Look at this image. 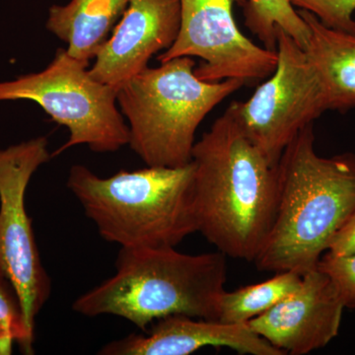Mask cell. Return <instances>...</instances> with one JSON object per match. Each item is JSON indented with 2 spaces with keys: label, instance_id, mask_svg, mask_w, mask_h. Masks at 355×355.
<instances>
[{
  "label": "cell",
  "instance_id": "cell-1",
  "mask_svg": "<svg viewBox=\"0 0 355 355\" xmlns=\"http://www.w3.org/2000/svg\"><path fill=\"white\" fill-rule=\"evenodd\" d=\"M191 161L198 232L225 256L254 261L275 221L277 164L229 108L196 142Z\"/></svg>",
  "mask_w": 355,
  "mask_h": 355
},
{
  "label": "cell",
  "instance_id": "cell-2",
  "mask_svg": "<svg viewBox=\"0 0 355 355\" xmlns=\"http://www.w3.org/2000/svg\"><path fill=\"white\" fill-rule=\"evenodd\" d=\"M277 184L275 221L254 263L266 272L304 275L355 210V154L318 155L311 123L280 156Z\"/></svg>",
  "mask_w": 355,
  "mask_h": 355
},
{
  "label": "cell",
  "instance_id": "cell-3",
  "mask_svg": "<svg viewBox=\"0 0 355 355\" xmlns=\"http://www.w3.org/2000/svg\"><path fill=\"white\" fill-rule=\"evenodd\" d=\"M116 272L72 304L85 317L113 315L146 331L163 318L216 320L226 282L225 254L180 253L175 247L121 248Z\"/></svg>",
  "mask_w": 355,
  "mask_h": 355
},
{
  "label": "cell",
  "instance_id": "cell-4",
  "mask_svg": "<svg viewBox=\"0 0 355 355\" xmlns=\"http://www.w3.org/2000/svg\"><path fill=\"white\" fill-rule=\"evenodd\" d=\"M67 186L103 239L121 248L176 247L198 232L193 161L108 178L73 165Z\"/></svg>",
  "mask_w": 355,
  "mask_h": 355
},
{
  "label": "cell",
  "instance_id": "cell-5",
  "mask_svg": "<svg viewBox=\"0 0 355 355\" xmlns=\"http://www.w3.org/2000/svg\"><path fill=\"white\" fill-rule=\"evenodd\" d=\"M193 58H173L141 70L118 90L128 121V146L146 166L183 167L191 162L196 132L219 103L245 86L238 79L207 83Z\"/></svg>",
  "mask_w": 355,
  "mask_h": 355
},
{
  "label": "cell",
  "instance_id": "cell-6",
  "mask_svg": "<svg viewBox=\"0 0 355 355\" xmlns=\"http://www.w3.org/2000/svg\"><path fill=\"white\" fill-rule=\"evenodd\" d=\"M88 67L58 49L42 71L0 83V102L37 103L51 120L67 128L69 139L53 157L77 146L113 153L130 144V128L116 107L118 91L93 78Z\"/></svg>",
  "mask_w": 355,
  "mask_h": 355
},
{
  "label": "cell",
  "instance_id": "cell-7",
  "mask_svg": "<svg viewBox=\"0 0 355 355\" xmlns=\"http://www.w3.org/2000/svg\"><path fill=\"white\" fill-rule=\"evenodd\" d=\"M277 64L250 99L229 105L236 121L272 164L303 128L328 111L323 86L304 49L277 28Z\"/></svg>",
  "mask_w": 355,
  "mask_h": 355
},
{
  "label": "cell",
  "instance_id": "cell-8",
  "mask_svg": "<svg viewBox=\"0 0 355 355\" xmlns=\"http://www.w3.org/2000/svg\"><path fill=\"white\" fill-rule=\"evenodd\" d=\"M51 158L46 137L0 148V275L17 293L33 338L36 318L51 296V280L42 263L25 198L33 175Z\"/></svg>",
  "mask_w": 355,
  "mask_h": 355
},
{
  "label": "cell",
  "instance_id": "cell-9",
  "mask_svg": "<svg viewBox=\"0 0 355 355\" xmlns=\"http://www.w3.org/2000/svg\"><path fill=\"white\" fill-rule=\"evenodd\" d=\"M247 0H180L181 26L174 44L159 53L158 62L176 58H200L195 67L198 79L220 83L238 79L253 86L268 78L277 64V51L258 46L238 27L233 15L235 3Z\"/></svg>",
  "mask_w": 355,
  "mask_h": 355
},
{
  "label": "cell",
  "instance_id": "cell-10",
  "mask_svg": "<svg viewBox=\"0 0 355 355\" xmlns=\"http://www.w3.org/2000/svg\"><path fill=\"white\" fill-rule=\"evenodd\" d=\"M345 306L328 275L316 268L297 288L247 324L284 354L304 355L338 336Z\"/></svg>",
  "mask_w": 355,
  "mask_h": 355
},
{
  "label": "cell",
  "instance_id": "cell-11",
  "mask_svg": "<svg viewBox=\"0 0 355 355\" xmlns=\"http://www.w3.org/2000/svg\"><path fill=\"white\" fill-rule=\"evenodd\" d=\"M180 26V0H128L127 10L96 55L89 73L118 91L146 69L153 55L174 44Z\"/></svg>",
  "mask_w": 355,
  "mask_h": 355
},
{
  "label": "cell",
  "instance_id": "cell-12",
  "mask_svg": "<svg viewBox=\"0 0 355 355\" xmlns=\"http://www.w3.org/2000/svg\"><path fill=\"white\" fill-rule=\"evenodd\" d=\"M146 334L107 343L101 355H190L207 347H228L240 354L284 355L247 324L174 315L156 321Z\"/></svg>",
  "mask_w": 355,
  "mask_h": 355
},
{
  "label": "cell",
  "instance_id": "cell-13",
  "mask_svg": "<svg viewBox=\"0 0 355 355\" xmlns=\"http://www.w3.org/2000/svg\"><path fill=\"white\" fill-rule=\"evenodd\" d=\"M298 12L309 26L304 51L323 86L328 110L354 109L355 34L327 27L308 11Z\"/></svg>",
  "mask_w": 355,
  "mask_h": 355
},
{
  "label": "cell",
  "instance_id": "cell-14",
  "mask_svg": "<svg viewBox=\"0 0 355 355\" xmlns=\"http://www.w3.org/2000/svg\"><path fill=\"white\" fill-rule=\"evenodd\" d=\"M128 6V0H71L51 7L46 28L67 44L69 55L89 65Z\"/></svg>",
  "mask_w": 355,
  "mask_h": 355
},
{
  "label": "cell",
  "instance_id": "cell-15",
  "mask_svg": "<svg viewBox=\"0 0 355 355\" xmlns=\"http://www.w3.org/2000/svg\"><path fill=\"white\" fill-rule=\"evenodd\" d=\"M302 275L296 272H277L261 284L224 291L219 298L217 321L225 324H247L260 316L292 293L301 284Z\"/></svg>",
  "mask_w": 355,
  "mask_h": 355
},
{
  "label": "cell",
  "instance_id": "cell-16",
  "mask_svg": "<svg viewBox=\"0 0 355 355\" xmlns=\"http://www.w3.org/2000/svg\"><path fill=\"white\" fill-rule=\"evenodd\" d=\"M245 25L268 50L277 51V28L295 40L303 49L309 40V26L291 0H247L243 6Z\"/></svg>",
  "mask_w": 355,
  "mask_h": 355
},
{
  "label": "cell",
  "instance_id": "cell-17",
  "mask_svg": "<svg viewBox=\"0 0 355 355\" xmlns=\"http://www.w3.org/2000/svg\"><path fill=\"white\" fill-rule=\"evenodd\" d=\"M34 338L26 328L17 293L0 275V355L12 354L14 345L22 354H33Z\"/></svg>",
  "mask_w": 355,
  "mask_h": 355
},
{
  "label": "cell",
  "instance_id": "cell-18",
  "mask_svg": "<svg viewBox=\"0 0 355 355\" xmlns=\"http://www.w3.org/2000/svg\"><path fill=\"white\" fill-rule=\"evenodd\" d=\"M295 8L316 16L327 27L355 34V0H291Z\"/></svg>",
  "mask_w": 355,
  "mask_h": 355
},
{
  "label": "cell",
  "instance_id": "cell-19",
  "mask_svg": "<svg viewBox=\"0 0 355 355\" xmlns=\"http://www.w3.org/2000/svg\"><path fill=\"white\" fill-rule=\"evenodd\" d=\"M317 268L329 275L345 308L355 309V254L338 257L326 252Z\"/></svg>",
  "mask_w": 355,
  "mask_h": 355
},
{
  "label": "cell",
  "instance_id": "cell-20",
  "mask_svg": "<svg viewBox=\"0 0 355 355\" xmlns=\"http://www.w3.org/2000/svg\"><path fill=\"white\" fill-rule=\"evenodd\" d=\"M327 253L338 257L355 254V210L336 233Z\"/></svg>",
  "mask_w": 355,
  "mask_h": 355
}]
</instances>
